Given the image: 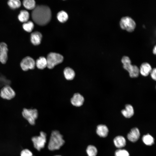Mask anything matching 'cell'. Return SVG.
I'll list each match as a JSON object with an SVG mask.
<instances>
[{"instance_id":"cell-1","label":"cell","mask_w":156,"mask_h":156,"mask_svg":"<svg viewBox=\"0 0 156 156\" xmlns=\"http://www.w3.org/2000/svg\"><path fill=\"white\" fill-rule=\"evenodd\" d=\"M31 16L33 21L40 25H44L50 21L51 16V10L47 6L38 5L33 9Z\"/></svg>"},{"instance_id":"cell-2","label":"cell","mask_w":156,"mask_h":156,"mask_svg":"<svg viewBox=\"0 0 156 156\" xmlns=\"http://www.w3.org/2000/svg\"><path fill=\"white\" fill-rule=\"evenodd\" d=\"M65 143L63 136L57 130H53L50 135L47 145L49 150L51 151L59 150Z\"/></svg>"},{"instance_id":"cell-3","label":"cell","mask_w":156,"mask_h":156,"mask_svg":"<svg viewBox=\"0 0 156 156\" xmlns=\"http://www.w3.org/2000/svg\"><path fill=\"white\" fill-rule=\"evenodd\" d=\"M121 61L123 64V68L129 72L131 77H137L138 76L139 69L136 65L131 64V60L129 57L123 56Z\"/></svg>"},{"instance_id":"cell-4","label":"cell","mask_w":156,"mask_h":156,"mask_svg":"<svg viewBox=\"0 0 156 156\" xmlns=\"http://www.w3.org/2000/svg\"><path fill=\"white\" fill-rule=\"evenodd\" d=\"M47 133L43 131L40 132L39 135L33 137L31 140L34 148L38 151L44 148L47 143Z\"/></svg>"},{"instance_id":"cell-5","label":"cell","mask_w":156,"mask_h":156,"mask_svg":"<svg viewBox=\"0 0 156 156\" xmlns=\"http://www.w3.org/2000/svg\"><path fill=\"white\" fill-rule=\"evenodd\" d=\"M63 57L61 54L53 52L49 53L46 58L47 67L52 69L56 65L62 63L63 60Z\"/></svg>"},{"instance_id":"cell-6","label":"cell","mask_w":156,"mask_h":156,"mask_svg":"<svg viewBox=\"0 0 156 156\" xmlns=\"http://www.w3.org/2000/svg\"><path fill=\"white\" fill-rule=\"evenodd\" d=\"M120 25L122 29L130 32L133 31L136 26L135 21L129 16L122 17L120 21Z\"/></svg>"},{"instance_id":"cell-7","label":"cell","mask_w":156,"mask_h":156,"mask_svg":"<svg viewBox=\"0 0 156 156\" xmlns=\"http://www.w3.org/2000/svg\"><path fill=\"white\" fill-rule=\"evenodd\" d=\"M23 117L31 125H34L35 124V120L38 116V113L36 109H27L24 108L22 112Z\"/></svg>"},{"instance_id":"cell-8","label":"cell","mask_w":156,"mask_h":156,"mask_svg":"<svg viewBox=\"0 0 156 156\" xmlns=\"http://www.w3.org/2000/svg\"><path fill=\"white\" fill-rule=\"evenodd\" d=\"M36 65V62L31 57L27 56L24 58L21 61L20 66L24 71H27L29 69H34Z\"/></svg>"},{"instance_id":"cell-9","label":"cell","mask_w":156,"mask_h":156,"mask_svg":"<svg viewBox=\"0 0 156 156\" xmlns=\"http://www.w3.org/2000/svg\"><path fill=\"white\" fill-rule=\"evenodd\" d=\"M0 95L3 99L10 100L14 97L15 93L10 86H7L1 89Z\"/></svg>"},{"instance_id":"cell-10","label":"cell","mask_w":156,"mask_h":156,"mask_svg":"<svg viewBox=\"0 0 156 156\" xmlns=\"http://www.w3.org/2000/svg\"><path fill=\"white\" fill-rule=\"evenodd\" d=\"M8 49L7 44L3 42L0 43V62L5 64L8 60Z\"/></svg>"},{"instance_id":"cell-11","label":"cell","mask_w":156,"mask_h":156,"mask_svg":"<svg viewBox=\"0 0 156 156\" xmlns=\"http://www.w3.org/2000/svg\"><path fill=\"white\" fill-rule=\"evenodd\" d=\"M140 133L139 129L136 127L132 128L128 134L127 138L128 140L132 142H136L139 139Z\"/></svg>"},{"instance_id":"cell-12","label":"cell","mask_w":156,"mask_h":156,"mask_svg":"<svg viewBox=\"0 0 156 156\" xmlns=\"http://www.w3.org/2000/svg\"><path fill=\"white\" fill-rule=\"evenodd\" d=\"M84 100V98L82 95L79 93H76L71 99V102L74 106L80 107L83 104Z\"/></svg>"},{"instance_id":"cell-13","label":"cell","mask_w":156,"mask_h":156,"mask_svg":"<svg viewBox=\"0 0 156 156\" xmlns=\"http://www.w3.org/2000/svg\"><path fill=\"white\" fill-rule=\"evenodd\" d=\"M152 70L151 65L147 62H144L141 64L139 69V72L142 75L146 77L150 73Z\"/></svg>"},{"instance_id":"cell-14","label":"cell","mask_w":156,"mask_h":156,"mask_svg":"<svg viewBox=\"0 0 156 156\" xmlns=\"http://www.w3.org/2000/svg\"><path fill=\"white\" fill-rule=\"evenodd\" d=\"M96 133L100 137L105 138L108 135L109 130L105 125L101 124L98 125L96 129Z\"/></svg>"},{"instance_id":"cell-15","label":"cell","mask_w":156,"mask_h":156,"mask_svg":"<svg viewBox=\"0 0 156 156\" xmlns=\"http://www.w3.org/2000/svg\"><path fill=\"white\" fill-rule=\"evenodd\" d=\"M122 115L125 118H129L132 116L134 114V110L133 106L130 104H127L125 108L121 111Z\"/></svg>"},{"instance_id":"cell-16","label":"cell","mask_w":156,"mask_h":156,"mask_svg":"<svg viewBox=\"0 0 156 156\" xmlns=\"http://www.w3.org/2000/svg\"><path fill=\"white\" fill-rule=\"evenodd\" d=\"M42 34L39 32L35 31L32 33L31 35V40L32 43L35 45L40 44L42 38Z\"/></svg>"},{"instance_id":"cell-17","label":"cell","mask_w":156,"mask_h":156,"mask_svg":"<svg viewBox=\"0 0 156 156\" xmlns=\"http://www.w3.org/2000/svg\"><path fill=\"white\" fill-rule=\"evenodd\" d=\"M114 142L117 148H120L125 146L126 142L124 137L119 135L116 136L114 139Z\"/></svg>"},{"instance_id":"cell-18","label":"cell","mask_w":156,"mask_h":156,"mask_svg":"<svg viewBox=\"0 0 156 156\" xmlns=\"http://www.w3.org/2000/svg\"><path fill=\"white\" fill-rule=\"evenodd\" d=\"M64 74L65 78L67 80L73 79L75 76V73L71 68L67 67L64 71Z\"/></svg>"},{"instance_id":"cell-19","label":"cell","mask_w":156,"mask_h":156,"mask_svg":"<svg viewBox=\"0 0 156 156\" xmlns=\"http://www.w3.org/2000/svg\"><path fill=\"white\" fill-rule=\"evenodd\" d=\"M36 66L39 69H43L47 67L46 58L44 57H40L36 62Z\"/></svg>"},{"instance_id":"cell-20","label":"cell","mask_w":156,"mask_h":156,"mask_svg":"<svg viewBox=\"0 0 156 156\" xmlns=\"http://www.w3.org/2000/svg\"><path fill=\"white\" fill-rule=\"evenodd\" d=\"M29 16V14L27 11L22 10L21 11L18 15V18L21 22L25 23L28 21Z\"/></svg>"},{"instance_id":"cell-21","label":"cell","mask_w":156,"mask_h":156,"mask_svg":"<svg viewBox=\"0 0 156 156\" xmlns=\"http://www.w3.org/2000/svg\"><path fill=\"white\" fill-rule=\"evenodd\" d=\"M86 152L88 156H96L97 154V150L94 145H90L88 146Z\"/></svg>"},{"instance_id":"cell-22","label":"cell","mask_w":156,"mask_h":156,"mask_svg":"<svg viewBox=\"0 0 156 156\" xmlns=\"http://www.w3.org/2000/svg\"><path fill=\"white\" fill-rule=\"evenodd\" d=\"M142 140L143 142L147 145L151 146L154 143V138L149 134L143 135Z\"/></svg>"},{"instance_id":"cell-23","label":"cell","mask_w":156,"mask_h":156,"mask_svg":"<svg viewBox=\"0 0 156 156\" xmlns=\"http://www.w3.org/2000/svg\"><path fill=\"white\" fill-rule=\"evenodd\" d=\"M24 7L28 10L34 9L36 7V2L34 0H25L23 1Z\"/></svg>"},{"instance_id":"cell-24","label":"cell","mask_w":156,"mask_h":156,"mask_svg":"<svg viewBox=\"0 0 156 156\" xmlns=\"http://www.w3.org/2000/svg\"><path fill=\"white\" fill-rule=\"evenodd\" d=\"M57 18L60 22L64 23L68 20V16L67 14L64 11L59 12L57 14Z\"/></svg>"},{"instance_id":"cell-25","label":"cell","mask_w":156,"mask_h":156,"mask_svg":"<svg viewBox=\"0 0 156 156\" xmlns=\"http://www.w3.org/2000/svg\"><path fill=\"white\" fill-rule=\"evenodd\" d=\"M9 7L12 9L19 8L21 5V1L19 0H10L8 2Z\"/></svg>"},{"instance_id":"cell-26","label":"cell","mask_w":156,"mask_h":156,"mask_svg":"<svg viewBox=\"0 0 156 156\" xmlns=\"http://www.w3.org/2000/svg\"><path fill=\"white\" fill-rule=\"evenodd\" d=\"M34 25L33 22L29 21L24 23L23 25V29L26 31L30 32L34 28Z\"/></svg>"},{"instance_id":"cell-27","label":"cell","mask_w":156,"mask_h":156,"mask_svg":"<svg viewBox=\"0 0 156 156\" xmlns=\"http://www.w3.org/2000/svg\"><path fill=\"white\" fill-rule=\"evenodd\" d=\"M115 156H129V152L124 149H119L115 153Z\"/></svg>"},{"instance_id":"cell-28","label":"cell","mask_w":156,"mask_h":156,"mask_svg":"<svg viewBox=\"0 0 156 156\" xmlns=\"http://www.w3.org/2000/svg\"><path fill=\"white\" fill-rule=\"evenodd\" d=\"M21 156H33L32 152L27 149L23 150L21 152Z\"/></svg>"},{"instance_id":"cell-29","label":"cell","mask_w":156,"mask_h":156,"mask_svg":"<svg viewBox=\"0 0 156 156\" xmlns=\"http://www.w3.org/2000/svg\"><path fill=\"white\" fill-rule=\"evenodd\" d=\"M152 79L155 80H156V69L155 68L152 69L150 73Z\"/></svg>"},{"instance_id":"cell-30","label":"cell","mask_w":156,"mask_h":156,"mask_svg":"<svg viewBox=\"0 0 156 156\" xmlns=\"http://www.w3.org/2000/svg\"><path fill=\"white\" fill-rule=\"evenodd\" d=\"M156 45H155L153 49V53L154 54H156Z\"/></svg>"},{"instance_id":"cell-31","label":"cell","mask_w":156,"mask_h":156,"mask_svg":"<svg viewBox=\"0 0 156 156\" xmlns=\"http://www.w3.org/2000/svg\"><path fill=\"white\" fill-rule=\"evenodd\" d=\"M54 156H62L61 155H54Z\"/></svg>"}]
</instances>
